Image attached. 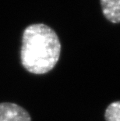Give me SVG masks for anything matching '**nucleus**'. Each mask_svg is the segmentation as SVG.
I'll return each mask as SVG.
<instances>
[{
    "label": "nucleus",
    "instance_id": "nucleus-1",
    "mask_svg": "<svg viewBox=\"0 0 120 121\" xmlns=\"http://www.w3.org/2000/svg\"><path fill=\"white\" fill-rule=\"evenodd\" d=\"M61 43L52 28L34 24L25 28L22 36L20 61L27 71L45 74L51 71L60 57Z\"/></svg>",
    "mask_w": 120,
    "mask_h": 121
},
{
    "label": "nucleus",
    "instance_id": "nucleus-2",
    "mask_svg": "<svg viewBox=\"0 0 120 121\" xmlns=\"http://www.w3.org/2000/svg\"><path fill=\"white\" fill-rule=\"evenodd\" d=\"M0 121H31L29 112L12 102L0 103Z\"/></svg>",
    "mask_w": 120,
    "mask_h": 121
},
{
    "label": "nucleus",
    "instance_id": "nucleus-3",
    "mask_svg": "<svg viewBox=\"0 0 120 121\" xmlns=\"http://www.w3.org/2000/svg\"><path fill=\"white\" fill-rule=\"evenodd\" d=\"M102 13L108 21L120 23V0H100Z\"/></svg>",
    "mask_w": 120,
    "mask_h": 121
},
{
    "label": "nucleus",
    "instance_id": "nucleus-4",
    "mask_svg": "<svg viewBox=\"0 0 120 121\" xmlns=\"http://www.w3.org/2000/svg\"><path fill=\"white\" fill-rule=\"evenodd\" d=\"M105 121H120V101L112 102L104 112Z\"/></svg>",
    "mask_w": 120,
    "mask_h": 121
}]
</instances>
